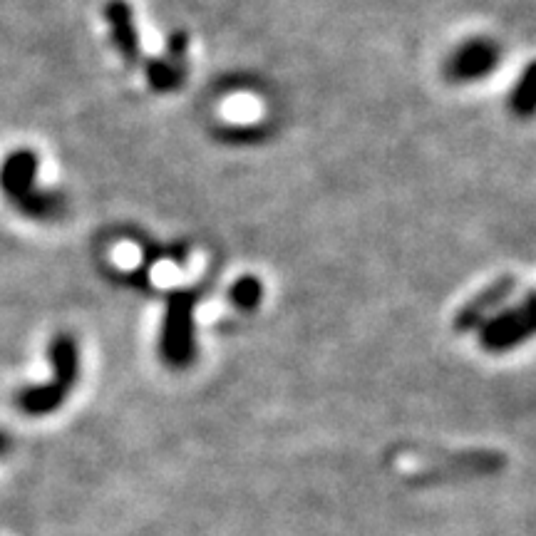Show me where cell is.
Masks as SVG:
<instances>
[{
    "mask_svg": "<svg viewBox=\"0 0 536 536\" xmlns=\"http://www.w3.org/2000/svg\"><path fill=\"white\" fill-rule=\"evenodd\" d=\"M35 174H38V154L30 149H15L0 167V189L23 214L43 221L58 219L65 209L63 197L35 187Z\"/></svg>",
    "mask_w": 536,
    "mask_h": 536,
    "instance_id": "6da1fadb",
    "label": "cell"
},
{
    "mask_svg": "<svg viewBox=\"0 0 536 536\" xmlns=\"http://www.w3.org/2000/svg\"><path fill=\"white\" fill-rule=\"evenodd\" d=\"M50 360H53V383L33 385L18 393V407L25 415H48L63 405L72 385L80 373V358L77 345L70 335H58L50 345Z\"/></svg>",
    "mask_w": 536,
    "mask_h": 536,
    "instance_id": "7a4b0ae2",
    "label": "cell"
},
{
    "mask_svg": "<svg viewBox=\"0 0 536 536\" xmlns=\"http://www.w3.org/2000/svg\"><path fill=\"white\" fill-rule=\"evenodd\" d=\"M194 306H197V296L192 291L169 293L162 323V338H159V353H162L164 363L174 370L189 368L194 363V358H197Z\"/></svg>",
    "mask_w": 536,
    "mask_h": 536,
    "instance_id": "3957f363",
    "label": "cell"
},
{
    "mask_svg": "<svg viewBox=\"0 0 536 536\" xmlns=\"http://www.w3.org/2000/svg\"><path fill=\"white\" fill-rule=\"evenodd\" d=\"M534 333V293H527L522 306L494 313L479 326V343L489 353H504L514 345L524 343Z\"/></svg>",
    "mask_w": 536,
    "mask_h": 536,
    "instance_id": "277c9868",
    "label": "cell"
},
{
    "mask_svg": "<svg viewBox=\"0 0 536 536\" xmlns=\"http://www.w3.org/2000/svg\"><path fill=\"white\" fill-rule=\"evenodd\" d=\"M497 65L499 45L489 38H472L450 55L445 72L452 82H474L487 77Z\"/></svg>",
    "mask_w": 536,
    "mask_h": 536,
    "instance_id": "5b68a950",
    "label": "cell"
},
{
    "mask_svg": "<svg viewBox=\"0 0 536 536\" xmlns=\"http://www.w3.org/2000/svg\"><path fill=\"white\" fill-rule=\"evenodd\" d=\"M514 288H517V281H514L512 276H504L499 278V281H494L489 288H484L482 293H477L467 306H462L460 311H457L455 331H477L487 318H492L494 313H497V308H502V303L512 296Z\"/></svg>",
    "mask_w": 536,
    "mask_h": 536,
    "instance_id": "8992f818",
    "label": "cell"
},
{
    "mask_svg": "<svg viewBox=\"0 0 536 536\" xmlns=\"http://www.w3.org/2000/svg\"><path fill=\"white\" fill-rule=\"evenodd\" d=\"M105 18L110 23L112 40H115L117 50L125 55L127 63L134 65L139 60V55H142V48H139L137 25H134V15L127 0H110L105 5Z\"/></svg>",
    "mask_w": 536,
    "mask_h": 536,
    "instance_id": "52a82bcc",
    "label": "cell"
},
{
    "mask_svg": "<svg viewBox=\"0 0 536 536\" xmlns=\"http://www.w3.org/2000/svg\"><path fill=\"white\" fill-rule=\"evenodd\" d=\"M184 50H187V38L182 33L174 35L172 43H169V58L152 60L147 65V77L152 90L157 92H169L182 82V60Z\"/></svg>",
    "mask_w": 536,
    "mask_h": 536,
    "instance_id": "ba28073f",
    "label": "cell"
},
{
    "mask_svg": "<svg viewBox=\"0 0 536 536\" xmlns=\"http://www.w3.org/2000/svg\"><path fill=\"white\" fill-rule=\"evenodd\" d=\"M509 105L517 112L519 117H532L534 105H536V65L529 63L524 67L522 77L514 85L512 97H509Z\"/></svg>",
    "mask_w": 536,
    "mask_h": 536,
    "instance_id": "9c48e42d",
    "label": "cell"
},
{
    "mask_svg": "<svg viewBox=\"0 0 536 536\" xmlns=\"http://www.w3.org/2000/svg\"><path fill=\"white\" fill-rule=\"evenodd\" d=\"M229 298L236 308H241V311H254V308L261 303V298H264V283H261L256 276L239 278V281L231 286Z\"/></svg>",
    "mask_w": 536,
    "mask_h": 536,
    "instance_id": "30bf717a",
    "label": "cell"
},
{
    "mask_svg": "<svg viewBox=\"0 0 536 536\" xmlns=\"http://www.w3.org/2000/svg\"><path fill=\"white\" fill-rule=\"evenodd\" d=\"M10 450V440H8V435H3V432H0V455H5V452Z\"/></svg>",
    "mask_w": 536,
    "mask_h": 536,
    "instance_id": "8fae6325",
    "label": "cell"
}]
</instances>
